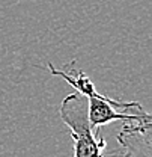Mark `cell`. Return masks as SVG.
<instances>
[{
  "mask_svg": "<svg viewBox=\"0 0 152 157\" xmlns=\"http://www.w3.org/2000/svg\"><path fill=\"white\" fill-rule=\"evenodd\" d=\"M59 117L69 128L74 140V157H106L107 142L101 130L91 127L87 117V98L80 92L65 97L59 107Z\"/></svg>",
  "mask_w": 152,
  "mask_h": 157,
  "instance_id": "obj_1",
  "label": "cell"
},
{
  "mask_svg": "<svg viewBox=\"0 0 152 157\" xmlns=\"http://www.w3.org/2000/svg\"><path fill=\"white\" fill-rule=\"evenodd\" d=\"M124 127L117 136L119 144L125 148L124 157H151L152 117L139 121H124Z\"/></svg>",
  "mask_w": 152,
  "mask_h": 157,
  "instance_id": "obj_2",
  "label": "cell"
}]
</instances>
